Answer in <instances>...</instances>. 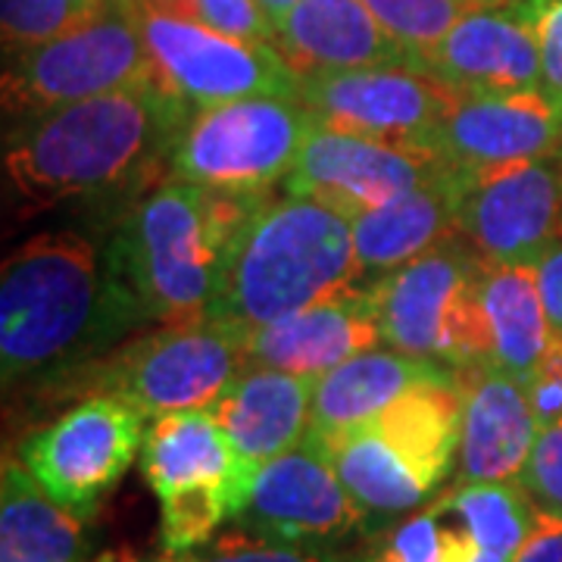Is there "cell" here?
Instances as JSON below:
<instances>
[{"label": "cell", "instance_id": "6da1fadb", "mask_svg": "<svg viewBox=\"0 0 562 562\" xmlns=\"http://www.w3.org/2000/svg\"><path fill=\"white\" fill-rule=\"evenodd\" d=\"M144 319L113 260L79 232H44L16 247L0 276L3 384L63 369Z\"/></svg>", "mask_w": 562, "mask_h": 562}, {"label": "cell", "instance_id": "7a4b0ae2", "mask_svg": "<svg viewBox=\"0 0 562 562\" xmlns=\"http://www.w3.org/2000/svg\"><path fill=\"white\" fill-rule=\"evenodd\" d=\"M360 276L353 222L310 198L260 201L225 254L210 319L250 338L272 322L347 291Z\"/></svg>", "mask_w": 562, "mask_h": 562}, {"label": "cell", "instance_id": "3957f363", "mask_svg": "<svg viewBox=\"0 0 562 562\" xmlns=\"http://www.w3.org/2000/svg\"><path fill=\"white\" fill-rule=\"evenodd\" d=\"M181 120L160 81L66 103L22 120L7 138L3 172L32 206L88 198L132 176Z\"/></svg>", "mask_w": 562, "mask_h": 562}, {"label": "cell", "instance_id": "277c9868", "mask_svg": "<svg viewBox=\"0 0 562 562\" xmlns=\"http://www.w3.org/2000/svg\"><path fill=\"white\" fill-rule=\"evenodd\" d=\"M260 201L172 179L138 203L110 260L138 297L144 319L160 325L210 319L228 244Z\"/></svg>", "mask_w": 562, "mask_h": 562}, {"label": "cell", "instance_id": "5b68a950", "mask_svg": "<svg viewBox=\"0 0 562 562\" xmlns=\"http://www.w3.org/2000/svg\"><path fill=\"white\" fill-rule=\"evenodd\" d=\"M140 469L160 503L169 553L201 550L228 519H238L257 475L210 409L154 419L140 447Z\"/></svg>", "mask_w": 562, "mask_h": 562}, {"label": "cell", "instance_id": "8992f818", "mask_svg": "<svg viewBox=\"0 0 562 562\" xmlns=\"http://www.w3.org/2000/svg\"><path fill=\"white\" fill-rule=\"evenodd\" d=\"M484 262L465 241H443L369 284L382 344L450 366H491L482 313Z\"/></svg>", "mask_w": 562, "mask_h": 562}, {"label": "cell", "instance_id": "52a82bcc", "mask_svg": "<svg viewBox=\"0 0 562 562\" xmlns=\"http://www.w3.org/2000/svg\"><path fill=\"white\" fill-rule=\"evenodd\" d=\"M316 122L297 98H247L198 110L172 147V176L232 198L288 181Z\"/></svg>", "mask_w": 562, "mask_h": 562}, {"label": "cell", "instance_id": "ba28073f", "mask_svg": "<svg viewBox=\"0 0 562 562\" xmlns=\"http://www.w3.org/2000/svg\"><path fill=\"white\" fill-rule=\"evenodd\" d=\"M250 366L247 341L216 322L162 325L103 362L88 366L85 391L120 397L144 419L210 409Z\"/></svg>", "mask_w": 562, "mask_h": 562}, {"label": "cell", "instance_id": "9c48e42d", "mask_svg": "<svg viewBox=\"0 0 562 562\" xmlns=\"http://www.w3.org/2000/svg\"><path fill=\"white\" fill-rule=\"evenodd\" d=\"M157 79L135 16L106 3L79 29L16 54L3 72V106L20 120H32L66 103L150 85Z\"/></svg>", "mask_w": 562, "mask_h": 562}, {"label": "cell", "instance_id": "30bf717a", "mask_svg": "<svg viewBox=\"0 0 562 562\" xmlns=\"http://www.w3.org/2000/svg\"><path fill=\"white\" fill-rule=\"evenodd\" d=\"M135 22L160 85L198 110L247 98H297V72L276 44L232 38L203 22L147 3L125 7Z\"/></svg>", "mask_w": 562, "mask_h": 562}, {"label": "cell", "instance_id": "8fae6325", "mask_svg": "<svg viewBox=\"0 0 562 562\" xmlns=\"http://www.w3.org/2000/svg\"><path fill=\"white\" fill-rule=\"evenodd\" d=\"M460 94L416 66L331 69L297 79V101L316 128L425 147Z\"/></svg>", "mask_w": 562, "mask_h": 562}, {"label": "cell", "instance_id": "7c38bea8", "mask_svg": "<svg viewBox=\"0 0 562 562\" xmlns=\"http://www.w3.org/2000/svg\"><path fill=\"white\" fill-rule=\"evenodd\" d=\"M144 416L120 397L94 394L25 438L22 465L63 506L91 516L144 447Z\"/></svg>", "mask_w": 562, "mask_h": 562}, {"label": "cell", "instance_id": "4fadbf2b", "mask_svg": "<svg viewBox=\"0 0 562 562\" xmlns=\"http://www.w3.org/2000/svg\"><path fill=\"white\" fill-rule=\"evenodd\" d=\"M457 232L487 266H538L562 241V147L541 160L460 172Z\"/></svg>", "mask_w": 562, "mask_h": 562}, {"label": "cell", "instance_id": "5bb4252c", "mask_svg": "<svg viewBox=\"0 0 562 562\" xmlns=\"http://www.w3.org/2000/svg\"><path fill=\"white\" fill-rule=\"evenodd\" d=\"M235 522L272 541L331 547L362 531L369 519L319 441L306 435L294 450L257 469L247 506Z\"/></svg>", "mask_w": 562, "mask_h": 562}, {"label": "cell", "instance_id": "9a60e30c", "mask_svg": "<svg viewBox=\"0 0 562 562\" xmlns=\"http://www.w3.org/2000/svg\"><path fill=\"white\" fill-rule=\"evenodd\" d=\"M447 169L450 166L425 147L313 128L284 188L294 198L319 201L357 220Z\"/></svg>", "mask_w": 562, "mask_h": 562}, {"label": "cell", "instance_id": "2e32d148", "mask_svg": "<svg viewBox=\"0 0 562 562\" xmlns=\"http://www.w3.org/2000/svg\"><path fill=\"white\" fill-rule=\"evenodd\" d=\"M419 69L465 98L541 91L538 35L525 7L484 3L465 13Z\"/></svg>", "mask_w": 562, "mask_h": 562}, {"label": "cell", "instance_id": "e0dca14e", "mask_svg": "<svg viewBox=\"0 0 562 562\" xmlns=\"http://www.w3.org/2000/svg\"><path fill=\"white\" fill-rule=\"evenodd\" d=\"M428 147L457 172L541 160L562 147V113L541 91L460 94Z\"/></svg>", "mask_w": 562, "mask_h": 562}, {"label": "cell", "instance_id": "ac0fdd59", "mask_svg": "<svg viewBox=\"0 0 562 562\" xmlns=\"http://www.w3.org/2000/svg\"><path fill=\"white\" fill-rule=\"evenodd\" d=\"M462 387L457 484L519 482L541 431L528 384L497 366L457 369Z\"/></svg>", "mask_w": 562, "mask_h": 562}, {"label": "cell", "instance_id": "d6986e66", "mask_svg": "<svg viewBox=\"0 0 562 562\" xmlns=\"http://www.w3.org/2000/svg\"><path fill=\"white\" fill-rule=\"evenodd\" d=\"M382 344L375 306L366 291L347 288L335 297L291 313L247 338L250 362L319 379L362 350Z\"/></svg>", "mask_w": 562, "mask_h": 562}, {"label": "cell", "instance_id": "ffe728a7", "mask_svg": "<svg viewBox=\"0 0 562 562\" xmlns=\"http://www.w3.org/2000/svg\"><path fill=\"white\" fill-rule=\"evenodd\" d=\"M316 379L250 362L210 406L232 447L250 469H260L306 441L313 428Z\"/></svg>", "mask_w": 562, "mask_h": 562}, {"label": "cell", "instance_id": "44dd1931", "mask_svg": "<svg viewBox=\"0 0 562 562\" xmlns=\"http://www.w3.org/2000/svg\"><path fill=\"white\" fill-rule=\"evenodd\" d=\"M276 50L301 76L366 66H413L362 0H301L276 32Z\"/></svg>", "mask_w": 562, "mask_h": 562}, {"label": "cell", "instance_id": "7402d4cb", "mask_svg": "<svg viewBox=\"0 0 562 562\" xmlns=\"http://www.w3.org/2000/svg\"><path fill=\"white\" fill-rule=\"evenodd\" d=\"M457 382V369L409 357L394 347H372L328 369L313 384V435H338L382 416L419 384Z\"/></svg>", "mask_w": 562, "mask_h": 562}, {"label": "cell", "instance_id": "603a6c76", "mask_svg": "<svg viewBox=\"0 0 562 562\" xmlns=\"http://www.w3.org/2000/svg\"><path fill=\"white\" fill-rule=\"evenodd\" d=\"M457 201H460V172L447 169L435 179L422 181L387 201L379 210H369L353 222V247L360 272L387 276L438 244L460 238L457 232Z\"/></svg>", "mask_w": 562, "mask_h": 562}, {"label": "cell", "instance_id": "cb8c5ba5", "mask_svg": "<svg viewBox=\"0 0 562 562\" xmlns=\"http://www.w3.org/2000/svg\"><path fill=\"white\" fill-rule=\"evenodd\" d=\"M482 313L491 338V366L528 384L553 341V325L543 306L538 266L484 262Z\"/></svg>", "mask_w": 562, "mask_h": 562}, {"label": "cell", "instance_id": "d4e9b609", "mask_svg": "<svg viewBox=\"0 0 562 562\" xmlns=\"http://www.w3.org/2000/svg\"><path fill=\"white\" fill-rule=\"evenodd\" d=\"M328 453L338 479L357 501L369 525L397 519L403 513L419 509L435 491L422 482L419 472H413L397 457V450L375 431L372 422H362L357 428H347L338 435H313Z\"/></svg>", "mask_w": 562, "mask_h": 562}, {"label": "cell", "instance_id": "484cf974", "mask_svg": "<svg viewBox=\"0 0 562 562\" xmlns=\"http://www.w3.org/2000/svg\"><path fill=\"white\" fill-rule=\"evenodd\" d=\"M85 516L57 503L20 462L0 479V562H79Z\"/></svg>", "mask_w": 562, "mask_h": 562}, {"label": "cell", "instance_id": "4316f807", "mask_svg": "<svg viewBox=\"0 0 562 562\" xmlns=\"http://www.w3.org/2000/svg\"><path fill=\"white\" fill-rule=\"evenodd\" d=\"M462 387L460 379L447 384H419L391 403L372 425L431 491L447 479L460 450Z\"/></svg>", "mask_w": 562, "mask_h": 562}, {"label": "cell", "instance_id": "83f0119b", "mask_svg": "<svg viewBox=\"0 0 562 562\" xmlns=\"http://www.w3.org/2000/svg\"><path fill=\"white\" fill-rule=\"evenodd\" d=\"M475 543L506 560H516L538 522V506L519 482L457 484L447 494Z\"/></svg>", "mask_w": 562, "mask_h": 562}, {"label": "cell", "instance_id": "f1b7e54d", "mask_svg": "<svg viewBox=\"0 0 562 562\" xmlns=\"http://www.w3.org/2000/svg\"><path fill=\"white\" fill-rule=\"evenodd\" d=\"M479 550L443 494L435 506L397 525L362 562H469Z\"/></svg>", "mask_w": 562, "mask_h": 562}, {"label": "cell", "instance_id": "f546056e", "mask_svg": "<svg viewBox=\"0 0 562 562\" xmlns=\"http://www.w3.org/2000/svg\"><path fill=\"white\" fill-rule=\"evenodd\" d=\"M362 3L419 69L422 60L453 32V25L465 13L479 10L491 0H362Z\"/></svg>", "mask_w": 562, "mask_h": 562}, {"label": "cell", "instance_id": "4dcf8cb0", "mask_svg": "<svg viewBox=\"0 0 562 562\" xmlns=\"http://www.w3.org/2000/svg\"><path fill=\"white\" fill-rule=\"evenodd\" d=\"M101 10H91L79 0H0L3 50L13 57L35 50L41 44L79 29L81 22H88Z\"/></svg>", "mask_w": 562, "mask_h": 562}, {"label": "cell", "instance_id": "1f68e13d", "mask_svg": "<svg viewBox=\"0 0 562 562\" xmlns=\"http://www.w3.org/2000/svg\"><path fill=\"white\" fill-rule=\"evenodd\" d=\"M138 3L191 16V20L203 22V25L216 29L222 35H232V38L276 44V25L257 0H138Z\"/></svg>", "mask_w": 562, "mask_h": 562}, {"label": "cell", "instance_id": "d6a6232c", "mask_svg": "<svg viewBox=\"0 0 562 562\" xmlns=\"http://www.w3.org/2000/svg\"><path fill=\"white\" fill-rule=\"evenodd\" d=\"M198 562H341V557L331 547L272 541L238 528L201 547Z\"/></svg>", "mask_w": 562, "mask_h": 562}, {"label": "cell", "instance_id": "836d02e7", "mask_svg": "<svg viewBox=\"0 0 562 562\" xmlns=\"http://www.w3.org/2000/svg\"><path fill=\"white\" fill-rule=\"evenodd\" d=\"M519 484L538 506V513L562 519V419L538 431Z\"/></svg>", "mask_w": 562, "mask_h": 562}, {"label": "cell", "instance_id": "e575fe53", "mask_svg": "<svg viewBox=\"0 0 562 562\" xmlns=\"http://www.w3.org/2000/svg\"><path fill=\"white\" fill-rule=\"evenodd\" d=\"M541 54V94L562 113V0H525Z\"/></svg>", "mask_w": 562, "mask_h": 562}, {"label": "cell", "instance_id": "d590c367", "mask_svg": "<svg viewBox=\"0 0 562 562\" xmlns=\"http://www.w3.org/2000/svg\"><path fill=\"white\" fill-rule=\"evenodd\" d=\"M528 394H531V406H535L541 428L562 419V335L557 331H553V341L547 347L538 372L528 379Z\"/></svg>", "mask_w": 562, "mask_h": 562}, {"label": "cell", "instance_id": "8d00e7d4", "mask_svg": "<svg viewBox=\"0 0 562 562\" xmlns=\"http://www.w3.org/2000/svg\"><path fill=\"white\" fill-rule=\"evenodd\" d=\"M513 562H562V519L538 513V522Z\"/></svg>", "mask_w": 562, "mask_h": 562}, {"label": "cell", "instance_id": "74e56055", "mask_svg": "<svg viewBox=\"0 0 562 562\" xmlns=\"http://www.w3.org/2000/svg\"><path fill=\"white\" fill-rule=\"evenodd\" d=\"M538 281L553 331L562 335V241H557L538 262Z\"/></svg>", "mask_w": 562, "mask_h": 562}, {"label": "cell", "instance_id": "f35d334b", "mask_svg": "<svg viewBox=\"0 0 562 562\" xmlns=\"http://www.w3.org/2000/svg\"><path fill=\"white\" fill-rule=\"evenodd\" d=\"M262 10H266V16L272 20V25H276V32H279V25L284 20H288V13L301 3V0H257Z\"/></svg>", "mask_w": 562, "mask_h": 562}, {"label": "cell", "instance_id": "ab89813d", "mask_svg": "<svg viewBox=\"0 0 562 562\" xmlns=\"http://www.w3.org/2000/svg\"><path fill=\"white\" fill-rule=\"evenodd\" d=\"M150 562H198V550H191V553H169V550H166V557Z\"/></svg>", "mask_w": 562, "mask_h": 562}, {"label": "cell", "instance_id": "60d3db41", "mask_svg": "<svg viewBox=\"0 0 562 562\" xmlns=\"http://www.w3.org/2000/svg\"><path fill=\"white\" fill-rule=\"evenodd\" d=\"M469 562H513V560H506V557H497V553H487V550H479L475 557Z\"/></svg>", "mask_w": 562, "mask_h": 562}, {"label": "cell", "instance_id": "b9f144b4", "mask_svg": "<svg viewBox=\"0 0 562 562\" xmlns=\"http://www.w3.org/2000/svg\"><path fill=\"white\" fill-rule=\"evenodd\" d=\"M79 3H85V7H91V10H101V7H106L110 0H79Z\"/></svg>", "mask_w": 562, "mask_h": 562}, {"label": "cell", "instance_id": "7bdbcfd3", "mask_svg": "<svg viewBox=\"0 0 562 562\" xmlns=\"http://www.w3.org/2000/svg\"><path fill=\"white\" fill-rule=\"evenodd\" d=\"M110 3H116V7H132V3H138V0H110Z\"/></svg>", "mask_w": 562, "mask_h": 562}]
</instances>
